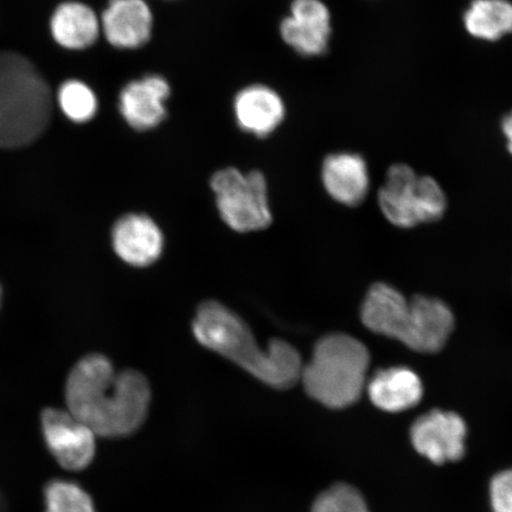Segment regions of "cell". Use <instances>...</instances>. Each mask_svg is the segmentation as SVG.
<instances>
[{
  "mask_svg": "<svg viewBox=\"0 0 512 512\" xmlns=\"http://www.w3.org/2000/svg\"><path fill=\"white\" fill-rule=\"evenodd\" d=\"M151 400L149 382L137 370L115 373L110 360L89 355L76 364L66 386L67 411L96 437H125L146 419Z\"/></svg>",
  "mask_w": 512,
  "mask_h": 512,
  "instance_id": "obj_1",
  "label": "cell"
},
{
  "mask_svg": "<svg viewBox=\"0 0 512 512\" xmlns=\"http://www.w3.org/2000/svg\"><path fill=\"white\" fill-rule=\"evenodd\" d=\"M197 341L238 364L256 379L273 388L287 389L302 376L299 352L283 339H272L260 348L248 325L221 303H203L192 324Z\"/></svg>",
  "mask_w": 512,
  "mask_h": 512,
  "instance_id": "obj_2",
  "label": "cell"
},
{
  "mask_svg": "<svg viewBox=\"0 0 512 512\" xmlns=\"http://www.w3.org/2000/svg\"><path fill=\"white\" fill-rule=\"evenodd\" d=\"M49 83L28 57L0 51V147L18 149L46 132L53 115Z\"/></svg>",
  "mask_w": 512,
  "mask_h": 512,
  "instance_id": "obj_3",
  "label": "cell"
},
{
  "mask_svg": "<svg viewBox=\"0 0 512 512\" xmlns=\"http://www.w3.org/2000/svg\"><path fill=\"white\" fill-rule=\"evenodd\" d=\"M369 363V351L358 339L329 335L316 344L300 379L312 399L329 408H345L360 399Z\"/></svg>",
  "mask_w": 512,
  "mask_h": 512,
  "instance_id": "obj_4",
  "label": "cell"
},
{
  "mask_svg": "<svg viewBox=\"0 0 512 512\" xmlns=\"http://www.w3.org/2000/svg\"><path fill=\"white\" fill-rule=\"evenodd\" d=\"M379 203L387 220L401 228L437 221L446 210V197L437 181L416 175L405 164L393 165L388 170Z\"/></svg>",
  "mask_w": 512,
  "mask_h": 512,
  "instance_id": "obj_5",
  "label": "cell"
},
{
  "mask_svg": "<svg viewBox=\"0 0 512 512\" xmlns=\"http://www.w3.org/2000/svg\"><path fill=\"white\" fill-rule=\"evenodd\" d=\"M211 188L222 219L236 232H253L270 226L267 184L261 172L245 175L233 168L224 169L211 178Z\"/></svg>",
  "mask_w": 512,
  "mask_h": 512,
  "instance_id": "obj_6",
  "label": "cell"
},
{
  "mask_svg": "<svg viewBox=\"0 0 512 512\" xmlns=\"http://www.w3.org/2000/svg\"><path fill=\"white\" fill-rule=\"evenodd\" d=\"M42 432L51 454L63 469L80 471L93 462L96 435L68 411L47 408L42 413Z\"/></svg>",
  "mask_w": 512,
  "mask_h": 512,
  "instance_id": "obj_7",
  "label": "cell"
},
{
  "mask_svg": "<svg viewBox=\"0 0 512 512\" xmlns=\"http://www.w3.org/2000/svg\"><path fill=\"white\" fill-rule=\"evenodd\" d=\"M288 47L305 57L322 56L332 36L331 12L323 0H293L290 15L280 23Z\"/></svg>",
  "mask_w": 512,
  "mask_h": 512,
  "instance_id": "obj_8",
  "label": "cell"
},
{
  "mask_svg": "<svg viewBox=\"0 0 512 512\" xmlns=\"http://www.w3.org/2000/svg\"><path fill=\"white\" fill-rule=\"evenodd\" d=\"M411 435L415 450L434 464L457 462L464 456L466 425L456 413L422 415L414 422Z\"/></svg>",
  "mask_w": 512,
  "mask_h": 512,
  "instance_id": "obj_9",
  "label": "cell"
},
{
  "mask_svg": "<svg viewBox=\"0 0 512 512\" xmlns=\"http://www.w3.org/2000/svg\"><path fill=\"white\" fill-rule=\"evenodd\" d=\"M454 328V317L439 299L416 296L409 302L405 328L399 341L414 351L438 352L445 347Z\"/></svg>",
  "mask_w": 512,
  "mask_h": 512,
  "instance_id": "obj_10",
  "label": "cell"
},
{
  "mask_svg": "<svg viewBox=\"0 0 512 512\" xmlns=\"http://www.w3.org/2000/svg\"><path fill=\"white\" fill-rule=\"evenodd\" d=\"M171 95L168 80L162 75H146L128 82L119 94V112L136 131H150L163 123Z\"/></svg>",
  "mask_w": 512,
  "mask_h": 512,
  "instance_id": "obj_11",
  "label": "cell"
},
{
  "mask_svg": "<svg viewBox=\"0 0 512 512\" xmlns=\"http://www.w3.org/2000/svg\"><path fill=\"white\" fill-rule=\"evenodd\" d=\"M100 23L101 34L112 47L136 50L150 42L155 17L146 0H110Z\"/></svg>",
  "mask_w": 512,
  "mask_h": 512,
  "instance_id": "obj_12",
  "label": "cell"
},
{
  "mask_svg": "<svg viewBox=\"0 0 512 512\" xmlns=\"http://www.w3.org/2000/svg\"><path fill=\"white\" fill-rule=\"evenodd\" d=\"M233 108L241 130L260 138L270 136L286 117L285 101L277 91L266 85L241 89L235 95Z\"/></svg>",
  "mask_w": 512,
  "mask_h": 512,
  "instance_id": "obj_13",
  "label": "cell"
},
{
  "mask_svg": "<svg viewBox=\"0 0 512 512\" xmlns=\"http://www.w3.org/2000/svg\"><path fill=\"white\" fill-rule=\"evenodd\" d=\"M113 247L127 264L144 267L153 264L162 254L163 235L150 217L126 215L115 223Z\"/></svg>",
  "mask_w": 512,
  "mask_h": 512,
  "instance_id": "obj_14",
  "label": "cell"
},
{
  "mask_svg": "<svg viewBox=\"0 0 512 512\" xmlns=\"http://www.w3.org/2000/svg\"><path fill=\"white\" fill-rule=\"evenodd\" d=\"M323 181L326 190L345 206H358L367 196L369 174L366 164L356 153H336L324 160Z\"/></svg>",
  "mask_w": 512,
  "mask_h": 512,
  "instance_id": "obj_15",
  "label": "cell"
},
{
  "mask_svg": "<svg viewBox=\"0 0 512 512\" xmlns=\"http://www.w3.org/2000/svg\"><path fill=\"white\" fill-rule=\"evenodd\" d=\"M50 31L55 42L62 48L85 50L99 40L100 17L85 3H62L51 16Z\"/></svg>",
  "mask_w": 512,
  "mask_h": 512,
  "instance_id": "obj_16",
  "label": "cell"
},
{
  "mask_svg": "<svg viewBox=\"0 0 512 512\" xmlns=\"http://www.w3.org/2000/svg\"><path fill=\"white\" fill-rule=\"evenodd\" d=\"M368 393L377 408L398 413L418 405L424 388L414 371L398 367L377 371L369 382Z\"/></svg>",
  "mask_w": 512,
  "mask_h": 512,
  "instance_id": "obj_17",
  "label": "cell"
},
{
  "mask_svg": "<svg viewBox=\"0 0 512 512\" xmlns=\"http://www.w3.org/2000/svg\"><path fill=\"white\" fill-rule=\"evenodd\" d=\"M409 310L408 300L394 287L375 284L362 306V322L370 331L399 339Z\"/></svg>",
  "mask_w": 512,
  "mask_h": 512,
  "instance_id": "obj_18",
  "label": "cell"
},
{
  "mask_svg": "<svg viewBox=\"0 0 512 512\" xmlns=\"http://www.w3.org/2000/svg\"><path fill=\"white\" fill-rule=\"evenodd\" d=\"M467 34L480 41L496 42L512 34L510 0H472L464 12Z\"/></svg>",
  "mask_w": 512,
  "mask_h": 512,
  "instance_id": "obj_19",
  "label": "cell"
},
{
  "mask_svg": "<svg viewBox=\"0 0 512 512\" xmlns=\"http://www.w3.org/2000/svg\"><path fill=\"white\" fill-rule=\"evenodd\" d=\"M57 104L69 120L76 124L91 121L98 113L99 100L87 83L80 80L63 82L57 92Z\"/></svg>",
  "mask_w": 512,
  "mask_h": 512,
  "instance_id": "obj_20",
  "label": "cell"
},
{
  "mask_svg": "<svg viewBox=\"0 0 512 512\" xmlns=\"http://www.w3.org/2000/svg\"><path fill=\"white\" fill-rule=\"evenodd\" d=\"M46 512H95L91 496L78 484L54 480L47 485Z\"/></svg>",
  "mask_w": 512,
  "mask_h": 512,
  "instance_id": "obj_21",
  "label": "cell"
},
{
  "mask_svg": "<svg viewBox=\"0 0 512 512\" xmlns=\"http://www.w3.org/2000/svg\"><path fill=\"white\" fill-rule=\"evenodd\" d=\"M312 512H369L360 492L347 484H337L323 492Z\"/></svg>",
  "mask_w": 512,
  "mask_h": 512,
  "instance_id": "obj_22",
  "label": "cell"
},
{
  "mask_svg": "<svg viewBox=\"0 0 512 512\" xmlns=\"http://www.w3.org/2000/svg\"><path fill=\"white\" fill-rule=\"evenodd\" d=\"M490 495L495 512H512V469L492 479Z\"/></svg>",
  "mask_w": 512,
  "mask_h": 512,
  "instance_id": "obj_23",
  "label": "cell"
},
{
  "mask_svg": "<svg viewBox=\"0 0 512 512\" xmlns=\"http://www.w3.org/2000/svg\"><path fill=\"white\" fill-rule=\"evenodd\" d=\"M502 130L505 138H507L508 150L512 155V111L503 118Z\"/></svg>",
  "mask_w": 512,
  "mask_h": 512,
  "instance_id": "obj_24",
  "label": "cell"
},
{
  "mask_svg": "<svg viewBox=\"0 0 512 512\" xmlns=\"http://www.w3.org/2000/svg\"><path fill=\"white\" fill-rule=\"evenodd\" d=\"M0 300H2V287H0Z\"/></svg>",
  "mask_w": 512,
  "mask_h": 512,
  "instance_id": "obj_25",
  "label": "cell"
}]
</instances>
